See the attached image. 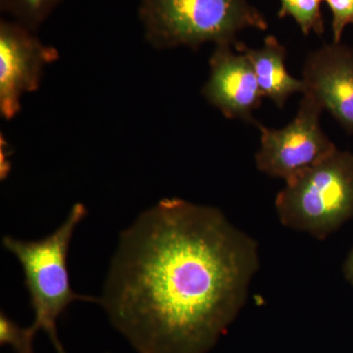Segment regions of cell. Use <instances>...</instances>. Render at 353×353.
<instances>
[{
	"label": "cell",
	"mask_w": 353,
	"mask_h": 353,
	"mask_svg": "<svg viewBox=\"0 0 353 353\" xmlns=\"http://www.w3.org/2000/svg\"><path fill=\"white\" fill-rule=\"evenodd\" d=\"M323 108L311 95L304 94L296 117L282 129L257 125L260 148L255 155L257 169L285 183L294 180L336 150L323 131Z\"/></svg>",
	"instance_id": "cell-5"
},
{
	"label": "cell",
	"mask_w": 353,
	"mask_h": 353,
	"mask_svg": "<svg viewBox=\"0 0 353 353\" xmlns=\"http://www.w3.org/2000/svg\"><path fill=\"white\" fill-rule=\"evenodd\" d=\"M332 13L333 43H340L348 25H353V0H323Z\"/></svg>",
	"instance_id": "cell-13"
},
{
	"label": "cell",
	"mask_w": 353,
	"mask_h": 353,
	"mask_svg": "<svg viewBox=\"0 0 353 353\" xmlns=\"http://www.w3.org/2000/svg\"><path fill=\"white\" fill-rule=\"evenodd\" d=\"M283 226L324 241L353 219V153L334 152L278 192Z\"/></svg>",
	"instance_id": "cell-4"
},
{
	"label": "cell",
	"mask_w": 353,
	"mask_h": 353,
	"mask_svg": "<svg viewBox=\"0 0 353 353\" xmlns=\"http://www.w3.org/2000/svg\"><path fill=\"white\" fill-rule=\"evenodd\" d=\"M259 266L257 241L220 209L164 199L121 234L99 303L139 353H208Z\"/></svg>",
	"instance_id": "cell-1"
},
{
	"label": "cell",
	"mask_w": 353,
	"mask_h": 353,
	"mask_svg": "<svg viewBox=\"0 0 353 353\" xmlns=\"http://www.w3.org/2000/svg\"><path fill=\"white\" fill-rule=\"evenodd\" d=\"M53 345H54L55 350H57V353H67L66 352H65L64 347H62L60 341H55V343H53Z\"/></svg>",
	"instance_id": "cell-16"
},
{
	"label": "cell",
	"mask_w": 353,
	"mask_h": 353,
	"mask_svg": "<svg viewBox=\"0 0 353 353\" xmlns=\"http://www.w3.org/2000/svg\"><path fill=\"white\" fill-rule=\"evenodd\" d=\"M243 53L252 64L260 90L264 97L271 99L279 108H284L285 102L292 94H305V83L294 78L285 67L287 48L275 36H267L259 48H248L239 41L234 46Z\"/></svg>",
	"instance_id": "cell-9"
},
{
	"label": "cell",
	"mask_w": 353,
	"mask_h": 353,
	"mask_svg": "<svg viewBox=\"0 0 353 353\" xmlns=\"http://www.w3.org/2000/svg\"><path fill=\"white\" fill-rule=\"evenodd\" d=\"M233 46H215L209 59V76L201 94L229 119L259 124L253 112L261 105L262 94L250 62Z\"/></svg>",
	"instance_id": "cell-7"
},
{
	"label": "cell",
	"mask_w": 353,
	"mask_h": 353,
	"mask_svg": "<svg viewBox=\"0 0 353 353\" xmlns=\"http://www.w3.org/2000/svg\"><path fill=\"white\" fill-rule=\"evenodd\" d=\"M343 276L345 280L353 287V248L348 253L347 259L343 266Z\"/></svg>",
	"instance_id": "cell-14"
},
{
	"label": "cell",
	"mask_w": 353,
	"mask_h": 353,
	"mask_svg": "<svg viewBox=\"0 0 353 353\" xmlns=\"http://www.w3.org/2000/svg\"><path fill=\"white\" fill-rule=\"evenodd\" d=\"M303 81L305 94L353 134V48L333 43L309 53L303 63Z\"/></svg>",
	"instance_id": "cell-8"
},
{
	"label": "cell",
	"mask_w": 353,
	"mask_h": 353,
	"mask_svg": "<svg viewBox=\"0 0 353 353\" xmlns=\"http://www.w3.org/2000/svg\"><path fill=\"white\" fill-rule=\"evenodd\" d=\"M87 214L85 206L76 203L63 224L41 240L27 241L10 236L2 239V245L18 259L24 272L25 287L34 313V322L26 330L32 341L41 330L48 334L51 343L59 341L57 320L70 303L76 301L99 303L97 297L74 292L67 264L74 231Z\"/></svg>",
	"instance_id": "cell-3"
},
{
	"label": "cell",
	"mask_w": 353,
	"mask_h": 353,
	"mask_svg": "<svg viewBox=\"0 0 353 353\" xmlns=\"http://www.w3.org/2000/svg\"><path fill=\"white\" fill-rule=\"evenodd\" d=\"M59 53L41 43L36 32L15 20L0 22V113L12 120L26 94L38 90L43 71Z\"/></svg>",
	"instance_id": "cell-6"
},
{
	"label": "cell",
	"mask_w": 353,
	"mask_h": 353,
	"mask_svg": "<svg viewBox=\"0 0 353 353\" xmlns=\"http://www.w3.org/2000/svg\"><path fill=\"white\" fill-rule=\"evenodd\" d=\"M138 17L146 43L158 50H197L208 43L234 46L240 32L269 26L248 0H139Z\"/></svg>",
	"instance_id": "cell-2"
},
{
	"label": "cell",
	"mask_w": 353,
	"mask_h": 353,
	"mask_svg": "<svg viewBox=\"0 0 353 353\" xmlns=\"http://www.w3.org/2000/svg\"><path fill=\"white\" fill-rule=\"evenodd\" d=\"M8 3L9 0H0V10H1L2 13L6 14Z\"/></svg>",
	"instance_id": "cell-15"
},
{
	"label": "cell",
	"mask_w": 353,
	"mask_h": 353,
	"mask_svg": "<svg viewBox=\"0 0 353 353\" xmlns=\"http://www.w3.org/2000/svg\"><path fill=\"white\" fill-rule=\"evenodd\" d=\"M323 0H280L278 17H292L301 28L304 36L315 32L322 36L325 32L324 19L321 10Z\"/></svg>",
	"instance_id": "cell-10"
},
{
	"label": "cell",
	"mask_w": 353,
	"mask_h": 353,
	"mask_svg": "<svg viewBox=\"0 0 353 353\" xmlns=\"http://www.w3.org/2000/svg\"><path fill=\"white\" fill-rule=\"evenodd\" d=\"M0 343L11 345L16 353H34L32 341L30 340L27 330L21 328L3 311L0 314Z\"/></svg>",
	"instance_id": "cell-12"
},
{
	"label": "cell",
	"mask_w": 353,
	"mask_h": 353,
	"mask_svg": "<svg viewBox=\"0 0 353 353\" xmlns=\"http://www.w3.org/2000/svg\"><path fill=\"white\" fill-rule=\"evenodd\" d=\"M64 0H9L6 14L36 32Z\"/></svg>",
	"instance_id": "cell-11"
}]
</instances>
